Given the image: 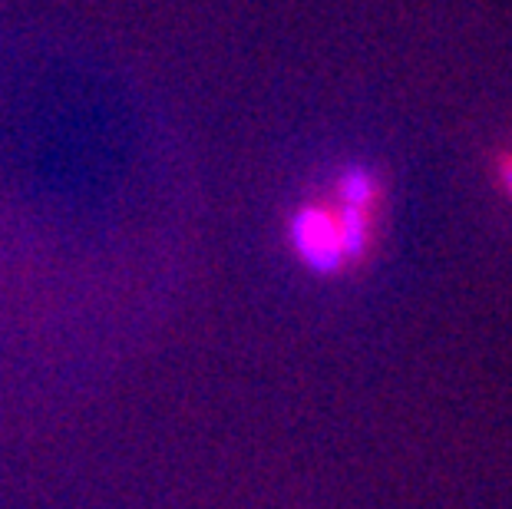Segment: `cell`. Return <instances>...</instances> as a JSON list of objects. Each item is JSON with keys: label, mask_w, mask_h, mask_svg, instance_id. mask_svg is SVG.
I'll return each instance as SVG.
<instances>
[{"label": "cell", "mask_w": 512, "mask_h": 509, "mask_svg": "<svg viewBox=\"0 0 512 509\" xmlns=\"http://www.w3.org/2000/svg\"><path fill=\"white\" fill-rule=\"evenodd\" d=\"M288 242L298 262L318 275H337L351 268L334 199H314L298 205V212L288 219Z\"/></svg>", "instance_id": "1"}, {"label": "cell", "mask_w": 512, "mask_h": 509, "mask_svg": "<svg viewBox=\"0 0 512 509\" xmlns=\"http://www.w3.org/2000/svg\"><path fill=\"white\" fill-rule=\"evenodd\" d=\"M493 176H496V186L512 199V146L499 149V153L493 156Z\"/></svg>", "instance_id": "2"}]
</instances>
